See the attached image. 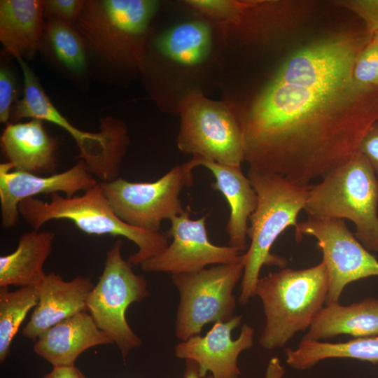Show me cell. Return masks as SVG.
I'll use <instances>...</instances> for the list:
<instances>
[{"label": "cell", "mask_w": 378, "mask_h": 378, "mask_svg": "<svg viewBox=\"0 0 378 378\" xmlns=\"http://www.w3.org/2000/svg\"><path fill=\"white\" fill-rule=\"evenodd\" d=\"M353 78L362 88H378V44L373 36L356 60Z\"/></svg>", "instance_id": "28"}, {"label": "cell", "mask_w": 378, "mask_h": 378, "mask_svg": "<svg viewBox=\"0 0 378 378\" xmlns=\"http://www.w3.org/2000/svg\"><path fill=\"white\" fill-rule=\"evenodd\" d=\"M183 378H201L199 374L197 364L191 360H186V368ZM206 378H214L211 374Z\"/></svg>", "instance_id": "35"}, {"label": "cell", "mask_w": 378, "mask_h": 378, "mask_svg": "<svg viewBox=\"0 0 378 378\" xmlns=\"http://www.w3.org/2000/svg\"><path fill=\"white\" fill-rule=\"evenodd\" d=\"M378 175V120L375 122L362 139L358 148Z\"/></svg>", "instance_id": "32"}, {"label": "cell", "mask_w": 378, "mask_h": 378, "mask_svg": "<svg viewBox=\"0 0 378 378\" xmlns=\"http://www.w3.org/2000/svg\"><path fill=\"white\" fill-rule=\"evenodd\" d=\"M197 155L176 164L153 182H130L118 178L101 182L103 192L117 216L137 228L158 232L164 220L185 211L180 194L194 184Z\"/></svg>", "instance_id": "8"}, {"label": "cell", "mask_w": 378, "mask_h": 378, "mask_svg": "<svg viewBox=\"0 0 378 378\" xmlns=\"http://www.w3.org/2000/svg\"><path fill=\"white\" fill-rule=\"evenodd\" d=\"M40 51L64 74L75 79L87 76L90 56L74 24L57 18L48 19Z\"/></svg>", "instance_id": "25"}, {"label": "cell", "mask_w": 378, "mask_h": 378, "mask_svg": "<svg viewBox=\"0 0 378 378\" xmlns=\"http://www.w3.org/2000/svg\"><path fill=\"white\" fill-rule=\"evenodd\" d=\"M18 211L25 222L36 230H40L52 220L66 219L88 234L125 237L138 247L137 251L127 259L132 265H140L169 245L166 234L144 230L119 218L100 183L83 195L72 197L54 193L50 195L49 202L36 197L26 199L20 203Z\"/></svg>", "instance_id": "5"}, {"label": "cell", "mask_w": 378, "mask_h": 378, "mask_svg": "<svg viewBox=\"0 0 378 378\" xmlns=\"http://www.w3.org/2000/svg\"><path fill=\"white\" fill-rule=\"evenodd\" d=\"M295 358L302 370L311 368L321 360L333 358H354L377 363L378 335L339 343L302 340L295 349Z\"/></svg>", "instance_id": "26"}, {"label": "cell", "mask_w": 378, "mask_h": 378, "mask_svg": "<svg viewBox=\"0 0 378 378\" xmlns=\"http://www.w3.org/2000/svg\"><path fill=\"white\" fill-rule=\"evenodd\" d=\"M372 36L366 29L318 40L287 57L273 79L318 90L343 88L354 82L356 60Z\"/></svg>", "instance_id": "11"}, {"label": "cell", "mask_w": 378, "mask_h": 378, "mask_svg": "<svg viewBox=\"0 0 378 378\" xmlns=\"http://www.w3.org/2000/svg\"><path fill=\"white\" fill-rule=\"evenodd\" d=\"M328 286L323 262L302 270L284 267L259 278L255 295L262 301L266 319L260 345L266 349L282 347L309 328L326 304Z\"/></svg>", "instance_id": "4"}, {"label": "cell", "mask_w": 378, "mask_h": 378, "mask_svg": "<svg viewBox=\"0 0 378 378\" xmlns=\"http://www.w3.org/2000/svg\"><path fill=\"white\" fill-rule=\"evenodd\" d=\"M244 268L241 255L231 263L172 275L180 294L175 334L181 342L199 335L210 322H225L234 316L233 289L241 280Z\"/></svg>", "instance_id": "10"}, {"label": "cell", "mask_w": 378, "mask_h": 378, "mask_svg": "<svg viewBox=\"0 0 378 378\" xmlns=\"http://www.w3.org/2000/svg\"><path fill=\"white\" fill-rule=\"evenodd\" d=\"M335 4L358 15L366 24L367 31L374 35L378 31V0H342Z\"/></svg>", "instance_id": "31"}, {"label": "cell", "mask_w": 378, "mask_h": 378, "mask_svg": "<svg viewBox=\"0 0 378 378\" xmlns=\"http://www.w3.org/2000/svg\"><path fill=\"white\" fill-rule=\"evenodd\" d=\"M13 169L8 162L0 164V204L4 228L15 226L20 215L19 204L26 199L59 192L72 197L78 192H85L98 184L81 159L70 169L48 176Z\"/></svg>", "instance_id": "14"}, {"label": "cell", "mask_w": 378, "mask_h": 378, "mask_svg": "<svg viewBox=\"0 0 378 378\" xmlns=\"http://www.w3.org/2000/svg\"><path fill=\"white\" fill-rule=\"evenodd\" d=\"M45 1L1 0L0 41L15 59H33L40 51L45 30Z\"/></svg>", "instance_id": "21"}, {"label": "cell", "mask_w": 378, "mask_h": 378, "mask_svg": "<svg viewBox=\"0 0 378 378\" xmlns=\"http://www.w3.org/2000/svg\"><path fill=\"white\" fill-rule=\"evenodd\" d=\"M304 236L315 238L323 253L329 283L326 305L339 302L349 284L378 276V260L349 230L344 219L308 216L295 228L297 241Z\"/></svg>", "instance_id": "12"}, {"label": "cell", "mask_w": 378, "mask_h": 378, "mask_svg": "<svg viewBox=\"0 0 378 378\" xmlns=\"http://www.w3.org/2000/svg\"><path fill=\"white\" fill-rule=\"evenodd\" d=\"M83 0L45 1L44 17L57 18L72 24L76 22L84 5Z\"/></svg>", "instance_id": "30"}, {"label": "cell", "mask_w": 378, "mask_h": 378, "mask_svg": "<svg viewBox=\"0 0 378 378\" xmlns=\"http://www.w3.org/2000/svg\"><path fill=\"white\" fill-rule=\"evenodd\" d=\"M190 207L170 220L166 234L172 241L158 255L140 265L146 272L172 274L199 271L210 265L228 264L238 260L242 252L230 246L212 244L206 230L207 215L192 220Z\"/></svg>", "instance_id": "13"}, {"label": "cell", "mask_w": 378, "mask_h": 378, "mask_svg": "<svg viewBox=\"0 0 378 378\" xmlns=\"http://www.w3.org/2000/svg\"><path fill=\"white\" fill-rule=\"evenodd\" d=\"M94 285L90 277L77 276L64 281L52 272L38 287L39 300L22 335L36 340L46 330L59 322L87 311V302Z\"/></svg>", "instance_id": "17"}, {"label": "cell", "mask_w": 378, "mask_h": 378, "mask_svg": "<svg viewBox=\"0 0 378 378\" xmlns=\"http://www.w3.org/2000/svg\"><path fill=\"white\" fill-rule=\"evenodd\" d=\"M43 122L31 119L9 122L4 128L1 147L13 170L39 175L56 169L57 143L47 132Z\"/></svg>", "instance_id": "19"}, {"label": "cell", "mask_w": 378, "mask_h": 378, "mask_svg": "<svg viewBox=\"0 0 378 378\" xmlns=\"http://www.w3.org/2000/svg\"><path fill=\"white\" fill-rule=\"evenodd\" d=\"M16 59L22 72L24 88L22 97L13 107V119L15 122L22 118L38 119L62 127L76 141L79 148L77 158L83 160L87 165L92 164L108 146L109 132L107 127L100 123L99 132H88L71 125L55 107L26 61L22 57Z\"/></svg>", "instance_id": "16"}, {"label": "cell", "mask_w": 378, "mask_h": 378, "mask_svg": "<svg viewBox=\"0 0 378 378\" xmlns=\"http://www.w3.org/2000/svg\"><path fill=\"white\" fill-rule=\"evenodd\" d=\"M373 38L374 39V41L377 42V43L378 44V31H377L374 35H373Z\"/></svg>", "instance_id": "36"}, {"label": "cell", "mask_w": 378, "mask_h": 378, "mask_svg": "<svg viewBox=\"0 0 378 378\" xmlns=\"http://www.w3.org/2000/svg\"><path fill=\"white\" fill-rule=\"evenodd\" d=\"M178 150L216 162L241 166L244 162L242 133L235 110L227 103L191 89L178 99Z\"/></svg>", "instance_id": "7"}, {"label": "cell", "mask_w": 378, "mask_h": 378, "mask_svg": "<svg viewBox=\"0 0 378 378\" xmlns=\"http://www.w3.org/2000/svg\"><path fill=\"white\" fill-rule=\"evenodd\" d=\"M378 179L358 152L349 162L309 186L304 211L309 217L348 219L368 251L378 252Z\"/></svg>", "instance_id": "6"}, {"label": "cell", "mask_w": 378, "mask_h": 378, "mask_svg": "<svg viewBox=\"0 0 378 378\" xmlns=\"http://www.w3.org/2000/svg\"><path fill=\"white\" fill-rule=\"evenodd\" d=\"M113 344L88 311L70 316L43 332L34 345L35 353L53 367L74 365L87 349Z\"/></svg>", "instance_id": "18"}, {"label": "cell", "mask_w": 378, "mask_h": 378, "mask_svg": "<svg viewBox=\"0 0 378 378\" xmlns=\"http://www.w3.org/2000/svg\"><path fill=\"white\" fill-rule=\"evenodd\" d=\"M349 335L356 338L378 335V300L368 298L350 305H326L318 313L305 340H320Z\"/></svg>", "instance_id": "23"}, {"label": "cell", "mask_w": 378, "mask_h": 378, "mask_svg": "<svg viewBox=\"0 0 378 378\" xmlns=\"http://www.w3.org/2000/svg\"><path fill=\"white\" fill-rule=\"evenodd\" d=\"M154 0H87L75 23L90 57L115 73H144Z\"/></svg>", "instance_id": "2"}, {"label": "cell", "mask_w": 378, "mask_h": 378, "mask_svg": "<svg viewBox=\"0 0 378 378\" xmlns=\"http://www.w3.org/2000/svg\"><path fill=\"white\" fill-rule=\"evenodd\" d=\"M197 158L199 167L209 169L215 178L210 186L220 192L230 206L225 227L229 246L241 252L246 251L248 221L258 202L255 190L241 166L223 164L199 155Z\"/></svg>", "instance_id": "20"}, {"label": "cell", "mask_w": 378, "mask_h": 378, "mask_svg": "<svg viewBox=\"0 0 378 378\" xmlns=\"http://www.w3.org/2000/svg\"><path fill=\"white\" fill-rule=\"evenodd\" d=\"M18 83L13 71L6 64L0 67V122L8 123L13 103L18 99ZM16 101V102H17Z\"/></svg>", "instance_id": "29"}, {"label": "cell", "mask_w": 378, "mask_h": 378, "mask_svg": "<svg viewBox=\"0 0 378 378\" xmlns=\"http://www.w3.org/2000/svg\"><path fill=\"white\" fill-rule=\"evenodd\" d=\"M216 41L214 26L200 18L171 27L154 46L161 58L179 70H199L211 59Z\"/></svg>", "instance_id": "22"}, {"label": "cell", "mask_w": 378, "mask_h": 378, "mask_svg": "<svg viewBox=\"0 0 378 378\" xmlns=\"http://www.w3.org/2000/svg\"><path fill=\"white\" fill-rule=\"evenodd\" d=\"M237 115L249 169L309 186L359 151L378 120V88L318 90L272 78Z\"/></svg>", "instance_id": "1"}, {"label": "cell", "mask_w": 378, "mask_h": 378, "mask_svg": "<svg viewBox=\"0 0 378 378\" xmlns=\"http://www.w3.org/2000/svg\"><path fill=\"white\" fill-rule=\"evenodd\" d=\"M39 300L38 287H20L11 291L0 287V363L7 358L11 342L31 309Z\"/></svg>", "instance_id": "27"}, {"label": "cell", "mask_w": 378, "mask_h": 378, "mask_svg": "<svg viewBox=\"0 0 378 378\" xmlns=\"http://www.w3.org/2000/svg\"><path fill=\"white\" fill-rule=\"evenodd\" d=\"M248 178L256 192L257 206L249 218L248 248L243 253L244 274L239 302L246 304L255 290L263 265L284 268L286 260L270 252L276 239L289 227H298V216L304 210L309 186L293 183L271 173L248 169Z\"/></svg>", "instance_id": "3"}, {"label": "cell", "mask_w": 378, "mask_h": 378, "mask_svg": "<svg viewBox=\"0 0 378 378\" xmlns=\"http://www.w3.org/2000/svg\"><path fill=\"white\" fill-rule=\"evenodd\" d=\"M285 370L277 357H272L268 362L264 378H282Z\"/></svg>", "instance_id": "34"}, {"label": "cell", "mask_w": 378, "mask_h": 378, "mask_svg": "<svg viewBox=\"0 0 378 378\" xmlns=\"http://www.w3.org/2000/svg\"><path fill=\"white\" fill-rule=\"evenodd\" d=\"M55 237L52 232L36 230L22 234L16 249L0 257V287H38L47 274L43 265Z\"/></svg>", "instance_id": "24"}, {"label": "cell", "mask_w": 378, "mask_h": 378, "mask_svg": "<svg viewBox=\"0 0 378 378\" xmlns=\"http://www.w3.org/2000/svg\"><path fill=\"white\" fill-rule=\"evenodd\" d=\"M122 240L117 239L108 249L102 274L89 295L87 311L125 359L142 344L127 321V309L148 297L149 291L145 277L135 274L132 265L122 258Z\"/></svg>", "instance_id": "9"}, {"label": "cell", "mask_w": 378, "mask_h": 378, "mask_svg": "<svg viewBox=\"0 0 378 378\" xmlns=\"http://www.w3.org/2000/svg\"><path fill=\"white\" fill-rule=\"evenodd\" d=\"M241 318L234 316L227 321L216 322L205 336L197 335L180 342L175 346V356L195 362L201 378L208 372L214 378H239L238 357L252 347L254 336V329L244 323L239 336L231 339V332L241 323Z\"/></svg>", "instance_id": "15"}, {"label": "cell", "mask_w": 378, "mask_h": 378, "mask_svg": "<svg viewBox=\"0 0 378 378\" xmlns=\"http://www.w3.org/2000/svg\"><path fill=\"white\" fill-rule=\"evenodd\" d=\"M42 378H85V377L74 365L53 367L52 370Z\"/></svg>", "instance_id": "33"}]
</instances>
